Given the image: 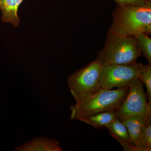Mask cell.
I'll return each mask as SVG.
<instances>
[{"label":"cell","mask_w":151,"mask_h":151,"mask_svg":"<svg viewBox=\"0 0 151 151\" xmlns=\"http://www.w3.org/2000/svg\"><path fill=\"white\" fill-rule=\"evenodd\" d=\"M118 35L135 37L151 33V2L145 6L117 4L109 29Z\"/></svg>","instance_id":"6da1fadb"},{"label":"cell","mask_w":151,"mask_h":151,"mask_svg":"<svg viewBox=\"0 0 151 151\" xmlns=\"http://www.w3.org/2000/svg\"><path fill=\"white\" fill-rule=\"evenodd\" d=\"M142 55L135 37L118 35L109 29L96 59L102 65L133 64Z\"/></svg>","instance_id":"7a4b0ae2"},{"label":"cell","mask_w":151,"mask_h":151,"mask_svg":"<svg viewBox=\"0 0 151 151\" xmlns=\"http://www.w3.org/2000/svg\"><path fill=\"white\" fill-rule=\"evenodd\" d=\"M129 87L114 90L101 88L80 104L70 105V119L79 121L95 113L106 111L116 112L127 97Z\"/></svg>","instance_id":"3957f363"},{"label":"cell","mask_w":151,"mask_h":151,"mask_svg":"<svg viewBox=\"0 0 151 151\" xmlns=\"http://www.w3.org/2000/svg\"><path fill=\"white\" fill-rule=\"evenodd\" d=\"M102 66L96 59L69 76L68 85L75 100V104L82 103L102 88L100 75Z\"/></svg>","instance_id":"277c9868"},{"label":"cell","mask_w":151,"mask_h":151,"mask_svg":"<svg viewBox=\"0 0 151 151\" xmlns=\"http://www.w3.org/2000/svg\"><path fill=\"white\" fill-rule=\"evenodd\" d=\"M116 119L120 121L131 116L151 118V105L147 102V94L140 78L132 82L127 97L116 112Z\"/></svg>","instance_id":"5b68a950"},{"label":"cell","mask_w":151,"mask_h":151,"mask_svg":"<svg viewBox=\"0 0 151 151\" xmlns=\"http://www.w3.org/2000/svg\"><path fill=\"white\" fill-rule=\"evenodd\" d=\"M137 63L129 64L103 65L100 75L101 88L112 89L129 87L132 82L139 76Z\"/></svg>","instance_id":"8992f818"},{"label":"cell","mask_w":151,"mask_h":151,"mask_svg":"<svg viewBox=\"0 0 151 151\" xmlns=\"http://www.w3.org/2000/svg\"><path fill=\"white\" fill-rule=\"evenodd\" d=\"M149 119L139 116H131L122 120L129 134L131 145L136 151H145L141 142L143 128Z\"/></svg>","instance_id":"52a82bcc"},{"label":"cell","mask_w":151,"mask_h":151,"mask_svg":"<svg viewBox=\"0 0 151 151\" xmlns=\"http://www.w3.org/2000/svg\"><path fill=\"white\" fill-rule=\"evenodd\" d=\"M16 151H62L57 140L47 138L37 137L17 147Z\"/></svg>","instance_id":"ba28073f"},{"label":"cell","mask_w":151,"mask_h":151,"mask_svg":"<svg viewBox=\"0 0 151 151\" xmlns=\"http://www.w3.org/2000/svg\"><path fill=\"white\" fill-rule=\"evenodd\" d=\"M24 0H0V10L1 12V20L17 27L20 20L18 15L19 6Z\"/></svg>","instance_id":"9c48e42d"},{"label":"cell","mask_w":151,"mask_h":151,"mask_svg":"<svg viewBox=\"0 0 151 151\" xmlns=\"http://www.w3.org/2000/svg\"><path fill=\"white\" fill-rule=\"evenodd\" d=\"M111 136L122 145L124 151H136L131 145L129 134L122 121L117 119L106 126Z\"/></svg>","instance_id":"30bf717a"},{"label":"cell","mask_w":151,"mask_h":151,"mask_svg":"<svg viewBox=\"0 0 151 151\" xmlns=\"http://www.w3.org/2000/svg\"><path fill=\"white\" fill-rule=\"evenodd\" d=\"M116 119V111H106L92 114L79 121L93 126L97 129L106 127Z\"/></svg>","instance_id":"8fae6325"},{"label":"cell","mask_w":151,"mask_h":151,"mask_svg":"<svg viewBox=\"0 0 151 151\" xmlns=\"http://www.w3.org/2000/svg\"><path fill=\"white\" fill-rule=\"evenodd\" d=\"M138 46L145 58L147 60L149 64H151V39L148 35L141 33L135 37Z\"/></svg>","instance_id":"7c38bea8"},{"label":"cell","mask_w":151,"mask_h":151,"mask_svg":"<svg viewBox=\"0 0 151 151\" xmlns=\"http://www.w3.org/2000/svg\"><path fill=\"white\" fill-rule=\"evenodd\" d=\"M137 64L140 70L139 78L147 88L148 103L151 105V65H144L141 63H137Z\"/></svg>","instance_id":"4fadbf2b"},{"label":"cell","mask_w":151,"mask_h":151,"mask_svg":"<svg viewBox=\"0 0 151 151\" xmlns=\"http://www.w3.org/2000/svg\"><path fill=\"white\" fill-rule=\"evenodd\" d=\"M141 142L145 151L151 150V118L147 121L143 127Z\"/></svg>","instance_id":"5bb4252c"},{"label":"cell","mask_w":151,"mask_h":151,"mask_svg":"<svg viewBox=\"0 0 151 151\" xmlns=\"http://www.w3.org/2000/svg\"><path fill=\"white\" fill-rule=\"evenodd\" d=\"M116 4H132L145 6L150 1L148 0H115Z\"/></svg>","instance_id":"9a60e30c"},{"label":"cell","mask_w":151,"mask_h":151,"mask_svg":"<svg viewBox=\"0 0 151 151\" xmlns=\"http://www.w3.org/2000/svg\"><path fill=\"white\" fill-rule=\"evenodd\" d=\"M148 1H151V0H148Z\"/></svg>","instance_id":"2e32d148"}]
</instances>
